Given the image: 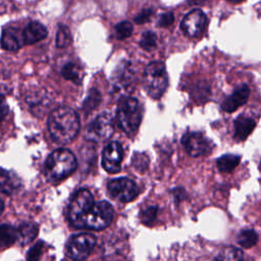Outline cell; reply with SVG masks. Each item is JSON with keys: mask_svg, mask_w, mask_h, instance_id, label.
<instances>
[{"mask_svg": "<svg viewBox=\"0 0 261 261\" xmlns=\"http://www.w3.org/2000/svg\"><path fill=\"white\" fill-rule=\"evenodd\" d=\"M244 254L241 249L234 246L225 247L215 258V261H243Z\"/></svg>", "mask_w": 261, "mask_h": 261, "instance_id": "22", "label": "cell"}, {"mask_svg": "<svg viewBox=\"0 0 261 261\" xmlns=\"http://www.w3.org/2000/svg\"><path fill=\"white\" fill-rule=\"evenodd\" d=\"M3 210H4V203H3V201L0 199V215H1V213L3 212Z\"/></svg>", "mask_w": 261, "mask_h": 261, "instance_id": "36", "label": "cell"}, {"mask_svg": "<svg viewBox=\"0 0 261 261\" xmlns=\"http://www.w3.org/2000/svg\"><path fill=\"white\" fill-rule=\"evenodd\" d=\"M44 250V243L38 242L35 244L28 252L27 255V261H39L42 253Z\"/></svg>", "mask_w": 261, "mask_h": 261, "instance_id": "29", "label": "cell"}, {"mask_svg": "<svg viewBox=\"0 0 261 261\" xmlns=\"http://www.w3.org/2000/svg\"><path fill=\"white\" fill-rule=\"evenodd\" d=\"M260 169H261V161H260Z\"/></svg>", "mask_w": 261, "mask_h": 261, "instance_id": "38", "label": "cell"}, {"mask_svg": "<svg viewBox=\"0 0 261 261\" xmlns=\"http://www.w3.org/2000/svg\"><path fill=\"white\" fill-rule=\"evenodd\" d=\"M237 241H238L239 245H241L243 248L249 249V248H252L253 246H255L257 244V242H258V234L252 228L243 229L238 234Z\"/></svg>", "mask_w": 261, "mask_h": 261, "instance_id": "23", "label": "cell"}, {"mask_svg": "<svg viewBox=\"0 0 261 261\" xmlns=\"http://www.w3.org/2000/svg\"><path fill=\"white\" fill-rule=\"evenodd\" d=\"M61 74L64 79L69 80V81L73 82L74 84H80L81 81H82V75L80 73V68L77 67V65H75L72 62H68L62 67Z\"/></svg>", "mask_w": 261, "mask_h": 261, "instance_id": "24", "label": "cell"}, {"mask_svg": "<svg viewBox=\"0 0 261 261\" xmlns=\"http://www.w3.org/2000/svg\"><path fill=\"white\" fill-rule=\"evenodd\" d=\"M107 190L113 199L122 203L133 201L139 193L136 182L127 177H119L110 180L107 185Z\"/></svg>", "mask_w": 261, "mask_h": 261, "instance_id": "10", "label": "cell"}, {"mask_svg": "<svg viewBox=\"0 0 261 261\" xmlns=\"http://www.w3.org/2000/svg\"><path fill=\"white\" fill-rule=\"evenodd\" d=\"M227 1L232 2V3H239V2H242V1H244V0H227Z\"/></svg>", "mask_w": 261, "mask_h": 261, "instance_id": "37", "label": "cell"}, {"mask_svg": "<svg viewBox=\"0 0 261 261\" xmlns=\"http://www.w3.org/2000/svg\"><path fill=\"white\" fill-rule=\"evenodd\" d=\"M8 112V106L3 95H0V119L3 118Z\"/></svg>", "mask_w": 261, "mask_h": 261, "instance_id": "33", "label": "cell"}, {"mask_svg": "<svg viewBox=\"0 0 261 261\" xmlns=\"http://www.w3.org/2000/svg\"><path fill=\"white\" fill-rule=\"evenodd\" d=\"M133 33V24L129 21H121L115 27V34L117 39L123 40L127 37H129Z\"/></svg>", "mask_w": 261, "mask_h": 261, "instance_id": "28", "label": "cell"}, {"mask_svg": "<svg viewBox=\"0 0 261 261\" xmlns=\"http://www.w3.org/2000/svg\"><path fill=\"white\" fill-rule=\"evenodd\" d=\"M16 229L17 242L21 245L30 244L38 233V226L33 222H23Z\"/></svg>", "mask_w": 261, "mask_h": 261, "instance_id": "19", "label": "cell"}, {"mask_svg": "<svg viewBox=\"0 0 261 261\" xmlns=\"http://www.w3.org/2000/svg\"><path fill=\"white\" fill-rule=\"evenodd\" d=\"M21 40L15 29H5L1 36V46L6 51H17L21 47Z\"/></svg>", "mask_w": 261, "mask_h": 261, "instance_id": "18", "label": "cell"}, {"mask_svg": "<svg viewBox=\"0 0 261 261\" xmlns=\"http://www.w3.org/2000/svg\"><path fill=\"white\" fill-rule=\"evenodd\" d=\"M96 245V238L90 233L72 236L66 245V255L74 261L86 259Z\"/></svg>", "mask_w": 261, "mask_h": 261, "instance_id": "8", "label": "cell"}, {"mask_svg": "<svg viewBox=\"0 0 261 261\" xmlns=\"http://www.w3.org/2000/svg\"><path fill=\"white\" fill-rule=\"evenodd\" d=\"M156 42H157V37L156 35L151 32H145L140 40V47L146 51H152L156 47Z\"/></svg>", "mask_w": 261, "mask_h": 261, "instance_id": "27", "label": "cell"}, {"mask_svg": "<svg viewBox=\"0 0 261 261\" xmlns=\"http://www.w3.org/2000/svg\"><path fill=\"white\" fill-rule=\"evenodd\" d=\"M241 156L234 154H225L219 157L216 161V166L221 172H230L232 171L240 163Z\"/></svg>", "mask_w": 261, "mask_h": 261, "instance_id": "21", "label": "cell"}, {"mask_svg": "<svg viewBox=\"0 0 261 261\" xmlns=\"http://www.w3.org/2000/svg\"><path fill=\"white\" fill-rule=\"evenodd\" d=\"M256 126V120L250 116L240 115L234 120V135L233 138L239 141H245Z\"/></svg>", "mask_w": 261, "mask_h": 261, "instance_id": "16", "label": "cell"}, {"mask_svg": "<svg viewBox=\"0 0 261 261\" xmlns=\"http://www.w3.org/2000/svg\"><path fill=\"white\" fill-rule=\"evenodd\" d=\"M153 14V10L151 8L148 9H144L141 13H139L136 17H135V21L137 23H145L147 21H149V19L151 18Z\"/></svg>", "mask_w": 261, "mask_h": 261, "instance_id": "32", "label": "cell"}, {"mask_svg": "<svg viewBox=\"0 0 261 261\" xmlns=\"http://www.w3.org/2000/svg\"><path fill=\"white\" fill-rule=\"evenodd\" d=\"M112 217L113 208L108 202H95L93 207L80 219L75 227L101 230L110 224Z\"/></svg>", "mask_w": 261, "mask_h": 261, "instance_id": "5", "label": "cell"}, {"mask_svg": "<svg viewBox=\"0 0 261 261\" xmlns=\"http://www.w3.org/2000/svg\"><path fill=\"white\" fill-rule=\"evenodd\" d=\"M76 159L67 149H57L47 158L44 173L50 180H60L70 175L76 168Z\"/></svg>", "mask_w": 261, "mask_h": 261, "instance_id": "2", "label": "cell"}, {"mask_svg": "<svg viewBox=\"0 0 261 261\" xmlns=\"http://www.w3.org/2000/svg\"><path fill=\"white\" fill-rule=\"evenodd\" d=\"M123 156V150L118 142H110L102 152L103 168L109 173H116L120 170V163Z\"/></svg>", "mask_w": 261, "mask_h": 261, "instance_id": "13", "label": "cell"}, {"mask_svg": "<svg viewBox=\"0 0 261 261\" xmlns=\"http://www.w3.org/2000/svg\"><path fill=\"white\" fill-rule=\"evenodd\" d=\"M114 122L112 116L107 113L99 114L86 129V139L94 143L107 141L113 134Z\"/></svg>", "mask_w": 261, "mask_h": 261, "instance_id": "6", "label": "cell"}, {"mask_svg": "<svg viewBox=\"0 0 261 261\" xmlns=\"http://www.w3.org/2000/svg\"><path fill=\"white\" fill-rule=\"evenodd\" d=\"M135 72L128 61H123L111 76V90L118 97L123 98L134 88Z\"/></svg>", "mask_w": 261, "mask_h": 261, "instance_id": "7", "label": "cell"}, {"mask_svg": "<svg viewBox=\"0 0 261 261\" xmlns=\"http://www.w3.org/2000/svg\"><path fill=\"white\" fill-rule=\"evenodd\" d=\"M48 129L57 144L65 145L76 137L80 130V119L75 111L69 107H59L48 118Z\"/></svg>", "mask_w": 261, "mask_h": 261, "instance_id": "1", "label": "cell"}, {"mask_svg": "<svg viewBox=\"0 0 261 261\" xmlns=\"http://www.w3.org/2000/svg\"><path fill=\"white\" fill-rule=\"evenodd\" d=\"M174 197L176 198V200L178 201H181L184 198H186V192H185V190L184 189H181V188H177V189H175L174 191Z\"/></svg>", "mask_w": 261, "mask_h": 261, "instance_id": "34", "label": "cell"}, {"mask_svg": "<svg viewBox=\"0 0 261 261\" xmlns=\"http://www.w3.org/2000/svg\"><path fill=\"white\" fill-rule=\"evenodd\" d=\"M181 144L188 154L192 157L207 155L212 150V142L203 134L198 132H188L181 138Z\"/></svg>", "mask_w": 261, "mask_h": 261, "instance_id": "11", "label": "cell"}, {"mask_svg": "<svg viewBox=\"0 0 261 261\" xmlns=\"http://www.w3.org/2000/svg\"><path fill=\"white\" fill-rule=\"evenodd\" d=\"M20 187L19 177L12 171L0 169V192L6 195H12Z\"/></svg>", "mask_w": 261, "mask_h": 261, "instance_id": "17", "label": "cell"}, {"mask_svg": "<svg viewBox=\"0 0 261 261\" xmlns=\"http://www.w3.org/2000/svg\"><path fill=\"white\" fill-rule=\"evenodd\" d=\"M174 21V15L172 12H165L160 15L158 19V25L161 28H167Z\"/></svg>", "mask_w": 261, "mask_h": 261, "instance_id": "31", "label": "cell"}, {"mask_svg": "<svg viewBox=\"0 0 261 261\" xmlns=\"http://www.w3.org/2000/svg\"><path fill=\"white\" fill-rule=\"evenodd\" d=\"M250 96V89L247 85H242L241 87L237 88L230 96H228L222 103L221 108L225 112L231 113L236 111L239 107L244 105Z\"/></svg>", "mask_w": 261, "mask_h": 261, "instance_id": "14", "label": "cell"}, {"mask_svg": "<svg viewBox=\"0 0 261 261\" xmlns=\"http://www.w3.org/2000/svg\"><path fill=\"white\" fill-rule=\"evenodd\" d=\"M47 36V29L38 21H31L22 32V42L32 45L37 43Z\"/></svg>", "mask_w": 261, "mask_h": 261, "instance_id": "15", "label": "cell"}, {"mask_svg": "<svg viewBox=\"0 0 261 261\" xmlns=\"http://www.w3.org/2000/svg\"><path fill=\"white\" fill-rule=\"evenodd\" d=\"M71 43L69 29L65 25H59L56 35V45L58 48H64Z\"/></svg>", "mask_w": 261, "mask_h": 261, "instance_id": "26", "label": "cell"}, {"mask_svg": "<svg viewBox=\"0 0 261 261\" xmlns=\"http://www.w3.org/2000/svg\"><path fill=\"white\" fill-rule=\"evenodd\" d=\"M143 81L148 95L153 99H159L166 91L168 85L164 63L162 61L150 62L144 70Z\"/></svg>", "mask_w": 261, "mask_h": 261, "instance_id": "4", "label": "cell"}, {"mask_svg": "<svg viewBox=\"0 0 261 261\" xmlns=\"http://www.w3.org/2000/svg\"><path fill=\"white\" fill-rule=\"evenodd\" d=\"M207 17L200 9H195L189 12L180 23L181 31L190 38L200 37L206 28Z\"/></svg>", "mask_w": 261, "mask_h": 261, "instance_id": "12", "label": "cell"}, {"mask_svg": "<svg viewBox=\"0 0 261 261\" xmlns=\"http://www.w3.org/2000/svg\"><path fill=\"white\" fill-rule=\"evenodd\" d=\"M157 214V208L156 207H149L142 213V221L146 224H150L151 221H153L156 218Z\"/></svg>", "mask_w": 261, "mask_h": 261, "instance_id": "30", "label": "cell"}, {"mask_svg": "<svg viewBox=\"0 0 261 261\" xmlns=\"http://www.w3.org/2000/svg\"><path fill=\"white\" fill-rule=\"evenodd\" d=\"M100 102H101V95H100L99 91L93 89V90H91L87 99L84 102L83 110L85 111L86 114H89L100 104Z\"/></svg>", "mask_w": 261, "mask_h": 261, "instance_id": "25", "label": "cell"}, {"mask_svg": "<svg viewBox=\"0 0 261 261\" xmlns=\"http://www.w3.org/2000/svg\"><path fill=\"white\" fill-rule=\"evenodd\" d=\"M17 242V229L8 224H0V249H5Z\"/></svg>", "mask_w": 261, "mask_h": 261, "instance_id": "20", "label": "cell"}, {"mask_svg": "<svg viewBox=\"0 0 261 261\" xmlns=\"http://www.w3.org/2000/svg\"><path fill=\"white\" fill-rule=\"evenodd\" d=\"M207 0H190L191 4H196V5H202L206 2Z\"/></svg>", "mask_w": 261, "mask_h": 261, "instance_id": "35", "label": "cell"}, {"mask_svg": "<svg viewBox=\"0 0 261 261\" xmlns=\"http://www.w3.org/2000/svg\"><path fill=\"white\" fill-rule=\"evenodd\" d=\"M94 204V198L88 190L82 189L77 191L71 198L67 208V218L69 222L75 226L80 219L93 207Z\"/></svg>", "mask_w": 261, "mask_h": 261, "instance_id": "9", "label": "cell"}, {"mask_svg": "<svg viewBox=\"0 0 261 261\" xmlns=\"http://www.w3.org/2000/svg\"><path fill=\"white\" fill-rule=\"evenodd\" d=\"M117 122L127 135L134 136L141 124L142 108L139 101L132 97H123L117 106Z\"/></svg>", "mask_w": 261, "mask_h": 261, "instance_id": "3", "label": "cell"}]
</instances>
